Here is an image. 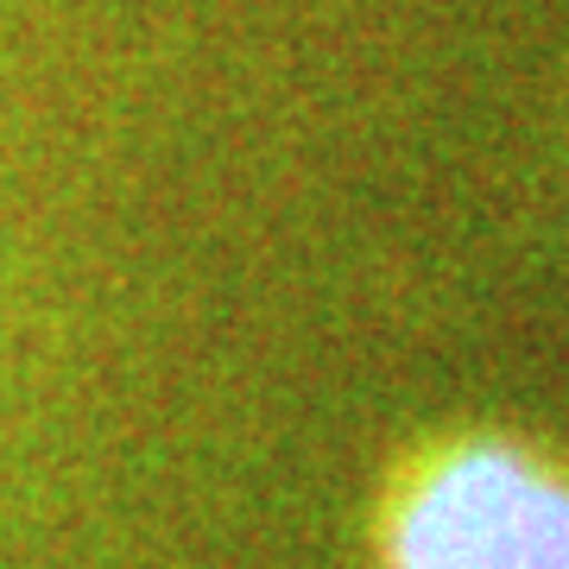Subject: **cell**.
<instances>
[{"mask_svg":"<svg viewBox=\"0 0 569 569\" xmlns=\"http://www.w3.org/2000/svg\"><path fill=\"white\" fill-rule=\"evenodd\" d=\"M387 569H569V468L512 437L425 456L392 500Z\"/></svg>","mask_w":569,"mask_h":569,"instance_id":"6da1fadb","label":"cell"}]
</instances>
